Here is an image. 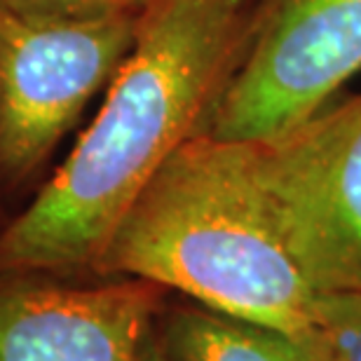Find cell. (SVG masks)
I'll list each match as a JSON object with an SVG mask.
<instances>
[{
  "label": "cell",
  "mask_w": 361,
  "mask_h": 361,
  "mask_svg": "<svg viewBox=\"0 0 361 361\" xmlns=\"http://www.w3.org/2000/svg\"><path fill=\"white\" fill-rule=\"evenodd\" d=\"M361 71V0H261L242 66L209 132L258 141L331 104Z\"/></svg>",
  "instance_id": "5"
},
{
  "label": "cell",
  "mask_w": 361,
  "mask_h": 361,
  "mask_svg": "<svg viewBox=\"0 0 361 361\" xmlns=\"http://www.w3.org/2000/svg\"><path fill=\"white\" fill-rule=\"evenodd\" d=\"M169 288L139 277L0 274V361H136Z\"/></svg>",
  "instance_id": "6"
},
{
  "label": "cell",
  "mask_w": 361,
  "mask_h": 361,
  "mask_svg": "<svg viewBox=\"0 0 361 361\" xmlns=\"http://www.w3.org/2000/svg\"><path fill=\"white\" fill-rule=\"evenodd\" d=\"M136 361H174L167 352H164V348L160 345V341H157V334H155V324L153 329L148 331L146 338H143L141 348H139V357H136Z\"/></svg>",
  "instance_id": "10"
},
{
  "label": "cell",
  "mask_w": 361,
  "mask_h": 361,
  "mask_svg": "<svg viewBox=\"0 0 361 361\" xmlns=\"http://www.w3.org/2000/svg\"><path fill=\"white\" fill-rule=\"evenodd\" d=\"M139 17L38 19L0 3V174L45 164L127 59Z\"/></svg>",
  "instance_id": "4"
},
{
  "label": "cell",
  "mask_w": 361,
  "mask_h": 361,
  "mask_svg": "<svg viewBox=\"0 0 361 361\" xmlns=\"http://www.w3.org/2000/svg\"><path fill=\"white\" fill-rule=\"evenodd\" d=\"M288 254L319 293H361V94L242 141Z\"/></svg>",
  "instance_id": "3"
},
{
  "label": "cell",
  "mask_w": 361,
  "mask_h": 361,
  "mask_svg": "<svg viewBox=\"0 0 361 361\" xmlns=\"http://www.w3.org/2000/svg\"><path fill=\"white\" fill-rule=\"evenodd\" d=\"M261 0H153L97 115L0 233V274H94L122 216L176 150L209 132Z\"/></svg>",
  "instance_id": "1"
},
{
  "label": "cell",
  "mask_w": 361,
  "mask_h": 361,
  "mask_svg": "<svg viewBox=\"0 0 361 361\" xmlns=\"http://www.w3.org/2000/svg\"><path fill=\"white\" fill-rule=\"evenodd\" d=\"M14 12L38 19L87 21L106 17H139L153 0H0Z\"/></svg>",
  "instance_id": "9"
},
{
  "label": "cell",
  "mask_w": 361,
  "mask_h": 361,
  "mask_svg": "<svg viewBox=\"0 0 361 361\" xmlns=\"http://www.w3.org/2000/svg\"><path fill=\"white\" fill-rule=\"evenodd\" d=\"M155 334L174 361H310L298 338L188 298L167 300Z\"/></svg>",
  "instance_id": "7"
},
{
  "label": "cell",
  "mask_w": 361,
  "mask_h": 361,
  "mask_svg": "<svg viewBox=\"0 0 361 361\" xmlns=\"http://www.w3.org/2000/svg\"><path fill=\"white\" fill-rule=\"evenodd\" d=\"M92 277L155 281L216 312L298 338L317 288L288 254L242 141L183 143L122 216Z\"/></svg>",
  "instance_id": "2"
},
{
  "label": "cell",
  "mask_w": 361,
  "mask_h": 361,
  "mask_svg": "<svg viewBox=\"0 0 361 361\" xmlns=\"http://www.w3.org/2000/svg\"><path fill=\"white\" fill-rule=\"evenodd\" d=\"M298 343L310 361H361V293H317Z\"/></svg>",
  "instance_id": "8"
}]
</instances>
